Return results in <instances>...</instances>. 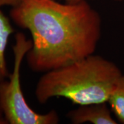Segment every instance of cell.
Instances as JSON below:
<instances>
[{
	"label": "cell",
	"mask_w": 124,
	"mask_h": 124,
	"mask_svg": "<svg viewBox=\"0 0 124 124\" xmlns=\"http://www.w3.org/2000/svg\"><path fill=\"white\" fill-rule=\"evenodd\" d=\"M8 124L6 119H0V124Z\"/></svg>",
	"instance_id": "obj_9"
},
{
	"label": "cell",
	"mask_w": 124,
	"mask_h": 124,
	"mask_svg": "<svg viewBox=\"0 0 124 124\" xmlns=\"http://www.w3.org/2000/svg\"><path fill=\"white\" fill-rule=\"evenodd\" d=\"M56 1H64L66 3H70V4H76V3H79L82 1L84 0H56Z\"/></svg>",
	"instance_id": "obj_8"
},
{
	"label": "cell",
	"mask_w": 124,
	"mask_h": 124,
	"mask_svg": "<svg viewBox=\"0 0 124 124\" xmlns=\"http://www.w3.org/2000/svg\"><path fill=\"white\" fill-rule=\"evenodd\" d=\"M0 119H5L4 117V115H3V113L1 110V108H0Z\"/></svg>",
	"instance_id": "obj_10"
},
{
	"label": "cell",
	"mask_w": 124,
	"mask_h": 124,
	"mask_svg": "<svg viewBox=\"0 0 124 124\" xmlns=\"http://www.w3.org/2000/svg\"><path fill=\"white\" fill-rule=\"evenodd\" d=\"M114 1H123V0H114Z\"/></svg>",
	"instance_id": "obj_11"
},
{
	"label": "cell",
	"mask_w": 124,
	"mask_h": 124,
	"mask_svg": "<svg viewBox=\"0 0 124 124\" xmlns=\"http://www.w3.org/2000/svg\"><path fill=\"white\" fill-rule=\"evenodd\" d=\"M20 0H0V7L4 6H15L19 3Z\"/></svg>",
	"instance_id": "obj_7"
},
{
	"label": "cell",
	"mask_w": 124,
	"mask_h": 124,
	"mask_svg": "<svg viewBox=\"0 0 124 124\" xmlns=\"http://www.w3.org/2000/svg\"><path fill=\"white\" fill-rule=\"evenodd\" d=\"M10 17L30 32L32 46L27 63L46 72L94 53L101 36V17L84 0L76 4L56 0H20Z\"/></svg>",
	"instance_id": "obj_1"
},
{
	"label": "cell",
	"mask_w": 124,
	"mask_h": 124,
	"mask_svg": "<svg viewBox=\"0 0 124 124\" xmlns=\"http://www.w3.org/2000/svg\"><path fill=\"white\" fill-rule=\"evenodd\" d=\"M121 75L113 62L93 54L44 72L36 85L35 97L42 104L54 97L79 106L108 102Z\"/></svg>",
	"instance_id": "obj_2"
},
{
	"label": "cell",
	"mask_w": 124,
	"mask_h": 124,
	"mask_svg": "<svg viewBox=\"0 0 124 124\" xmlns=\"http://www.w3.org/2000/svg\"><path fill=\"white\" fill-rule=\"evenodd\" d=\"M14 32L10 19L5 15L0 7V82L8 79L10 75L5 53L9 38Z\"/></svg>",
	"instance_id": "obj_5"
},
{
	"label": "cell",
	"mask_w": 124,
	"mask_h": 124,
	"mask_svg": "<svg viewBox=\"0 0 124 124\" xmlns=\"http://www.w3.org/2000/svg\"><path fill=\"white\" fill-rule=\"evenodd\" d=\"M13 46L14 66L8 79L0 82V108L10 124H57L59 116L54 110L40 114L32 110L26 101L20 81V69L24 57L32 48V39L22 32L15 35Z\"/></svg>",
	"instance_id": "obj_3"
},
{
	"label": "cell",
	"mask_w": 124,
	"mask_h": 124,
	"mask_svg": "<svg viewBox=\"0 0 124 124\" xmlns=\"http://www.w3.org/2000/svg\"><path fill=\"white\" fill-rule=\"evenodd\" d=\"M66 116L73 124H116L106 102L81 105L69 111Z\"/></svg>",
	"instance_id": "obj_4"
},
{
	"label": "cell",
	"mask_w": 124,
	"mask_h": 124,
	"mask_svg": "<svg viewBox=\"0 0 124 124\" xmlns=\"http://www.w3.org/2000/svg\"><path fill=\"white\" fill-rule=\"evenodd\" d=\"M108 102L117 119L124 124V75H123L117 81Z\"/></svg>",
	"instance_id": "obj_6"
}]
</instances>
